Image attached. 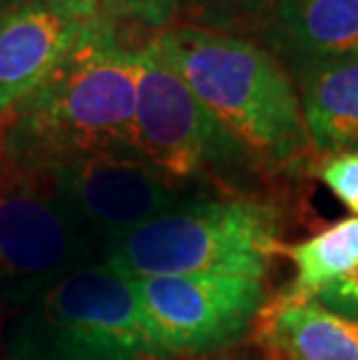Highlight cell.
<instances>
[{"label":"cell","instance_id":"9a60e30c","mask_svg":"<svg viewBox=\"0 0 358 360\" xmlns=\"http://www.w3.org/2000/svg\"><path fill=\"white\" fill-rule=\"evenodd\" d=\"M324 184L333 191V195L358 217V154H338L324 158L321 163Z\"/></svg>","mask_w":358,"mask_h":360},{"label":"cell","instance_id":"2e32d148","mask_svg":"<svg viewBox=\"0 0 358 360\" xmlns=\"http://www.w3.org/2000/svg\"><path fill=\"white\" fill-rule=\"evenodd\" d=\"M191 0H126L121 19H133L140 26L167 30L172 21L184 17Z\"/></svg>","mask_w":358,"mask_h":360},{"label":"cell","instance_id":"5bb4252c","mask_svg":"<svg viewBox=\"0 0 358 360\" xmlns=\"http://www.w3.org/2000/svg\"><path fill=\"white\" fill-rule=\"evenodd\" d=\"M275 3L277 0H191L184 19H191L188 26L245 37V33H261Z\"/></svg>","mask_w":358,"mask_h":360},{"label":"cell","instance_id":"e0dca14e","mask_svg":"<svg viewBox=\"0 0 358 360\" xmlns=\"http://www.w3.org/2000/svg\"><path fill=\"white\" fill-rule=\"evenodd\" d=\"M312 300L321 302L324 307L342 314V316L358 321V270L347 274L345 279L331 283V286L321 288Z\"/></svg>","mask_w":358,"mask_h":360},{"label":"cell","instance_id":"277c9868","mask_svg":"<svg viewBox=\"0 0 358 360\" xmlns=\"http://www.w3.org/2000/svg\"><path fill=\"white\" fill-rule=\"evenodd\" d=\"M131 279L101 263L68 274L19 314L7 360H172Z\"/></svg>","mask_w":358,"mask_h":360},{"label":"cell","instance_id":"44dd1931","mask_svg":"<svg viewBox=\"0 0 358 360\" xmlns=\"http://www.w3.org/2000/svg\"><path fill=\"white\" fill-rule=\"evenodd\" d=\"M0 151H3V130H0Z\"/></svg>","mask_w":358,"mask_h":360},{"label":"cell","instance_id":"5b68a950","mask_svg":"<svg viewBox=\"0 0 358 360\" xmlns=\"http://www.w3.org/2000/svg\"><path fill=\"white\" fill-rule=\"evenodd\" d=\"M101 260L103 247L49 174L0 151V302L24 309L68 274Z\"/></svg>","mask_w":358,"mask_h":360},{"label":"cell","instance_id":"4fadbf2b","mask_svg":"<svg viewBox=\"0 0 358 360\" xmlns=\"http://www.w3.org/2000/svg\"><path fill=\"white\" fill-rule=\"evenodd\" d=\"M293 263V281L284 300H312L319 290L358 270V217L342 219L326 231L284 247Z\"/></svg>","mask_w":358,"mask_h":360},{"label":"cell","instance_id":"8992f818","mask_svg":"<svg viewBox=\"0 0 358 360\" xmlns=\"http://www.w3.org/2000/svg\"><path fill=\"white\" fill-rule=\"evenodd\" d=\"M135 154L170 181H233L258 172L240 144L217 124L158 42L138 49Z\"/></svg>","mask_w":358,"mask_h":360},{"label":"cell","instance_id":"9c48e42d","mask_svg":"<svg viewBox=\"0 0 358 360\" xmlns=\"http://www.w3.org/2000/svg\"><path fill=\"white\" fill-rule=\"evenodd\" d=\"M258 35L291 77L358 58V0H277Z\"/></svg>","mask_w":358,"mask_h":360},{"label":"cell","instance_id":"ba28073f","mask_svg":"<svg viewBox=\"0 0 358 360\" xmlns=\"http://www.w3.org/2000/svg\"><path fill=\"white\" fill-rule=\"evenodd\" d=\"M42 170L103 251L114 240L188 200L177 184L135 154H89L58 160Z\"/></svg>","mask_w":358,"mask_h":360},{"label":"cell","instance_id":"ffe728a7","mask_svg":"<svg viewBox=\"0 0 358 360\" xmlns=\"http://www.w3.org/2000/svg\"><path fill=\"white\" fill-rule=\"evenodd\" d=\"M24 3H33V0H0V10H7V7H14V5H24Z\"/></svg>","mask_w":358,"mask_h":360},{"label":"cell","instance_id":"6da1fadb","mask_svg":"<svg viewBox=\"0 0 358 360\" xmlns=\"http://www.w3.org/2000/svg\"><path fill=\"white\" fill-rule=\"evenodd\" d=\"M138 72V49L119 40L112 21L84 24L54 70L12 110L3 154L30 167L108 151L135 154Z\"/></svg>","mask_w":358,"mask_h":360},{"label":"cell","instance_id":"7c38bea8","mask_svg":"<svg viewBox=\"0 0 358 360\" xmlns=\"http://www.w3.org/2000/svg\"><path fill=\"white\" fill-rule=\"evenodd\" d=\"M258 321L265 344L286 360H358V321L317 300L281 297Z\"/></svg>","mask_w":358,"mask_h":360},{"label":"cell","instance_id":"d6986e66","mask_svg":"<svg viewBox=\"0 0 358 360\" xmlns=\"http://www.w3.org/2000/svg\"><path fill=\"white\" fill-rule=\"evenodd\" d=\"M126 0H101V19H108L112 24H117L124 14Z\"/></svg>","mask_w":358,"mask_h":360},{"label":"cell","instance_id":"30bf717a","mask_svg":"<svg viewBox=\"0 0 358 360\" xmlns=\"http://www.w3.org/2000/svg\"><path fill=\"white\" fill-rule=\"evenodd\" d=\"M82 28L44 0L0 10V112L40 86Z\"/></svg>","mask_w":358,"mask_h":360},{"label":"cell","instance_id":"8fae6325","mask_svg":"<svg viewBox=\"0 0 358 360\" xmlns=\"http://www.w3.org/2000/svg\"><path fill=\"white\" fill-rule=\"evenodd\" d=\"M293 79L314 156L358 154V58L309 68Z\"/></svg>","mask_w":358,"mask_h":360},{"label":"cell","instance_id":"7402d4cb","mask_svg":"<svg viewBox=\"0 0 358 360\" xmlns=\"http://www.w3.org/2000/svg\"><path fill=\"white\" fill-rule=\"evenodd\" d=\"M5 360H7V358H5Z\"/></svg>","mask_w":358,"mask_h":360},{"label":"cell","instance_id":"3957f363","mask_svg":"<svg viewBox=\"0 0 358 360\" xmlns=\"http://www.w3.org/2000/svg\"><path fill=\"white\" fill-rule=\"evenodd\" d=\"M284 244L277 212L249 198H188L108 244L103 263L126 279L235 274L263 279Z\"/></svg>","mask_w":358,"mask_h":360},{"label":"cell","instance_id":"ac0fdd59","mask_svg":"<svg viewBox=\"0 0 358 360\" xmlns=\"http://www.w3.org/2000/svg\"><path fill=\"white\" fill-rule=\"evenodd\" d=\"M44 3L79 24H89L101 17V0H44Z\"/></svg>","mask_w":358,"mask_h":360},{"label":"cell","instance_id":"7a4b0ae2","mask_svg":"<svg viewBox=\"0 0 358 360\" xmlns=\"http://www.w3.org/2000/svg\"><path fill=\"white\" fill-rule=\"evenodd\" d=\"M154 40L258 172H298L314 154L298 86L263 44L188 24L161 30Z\"/></svg>","mask_w":358,"mask_h":360},{"label":"cell","instance_id":"52a82bcc","mask_svg":"<svg viewBox=\"0 0 358 360\" xmlns=\"http://www.w3.org/2000/svg\"><path fill=\"white\" fill-rule=\"evenodd\" d=\"M156 340L177 356H200L242 340L261 316L263 279L181 274L131 279Z\"/></svg>","mask_w":358,"mask_h":360}]
</instances>
